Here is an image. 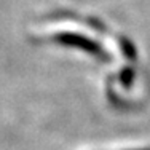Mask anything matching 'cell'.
Instances as JSON below:
<instances>
[{
    "mask_svg": "<svg viewBox=\"0 0 150 150\" xmlns=\"http://www.w3.org/2000/svg\"><path fill=\"white\" fill-rule=\"evenodd\" d=\"M54 40L66 46H74V48H80L83 51L90 53L94 56H102V48L96 43L94 40L88 37H83L80 34H72V32H64V34L54 35Z\"/></svg>",
    "mask_w": 150,
    "mask_h": 150,
    "instance_id": "6da1fadb",
    "label": "cell"
},
{
    "mask_svg": "<svg viewBox=\"0 0 150 150\" xmlns=\"http://www.w3.org/2000/svg\"><path fill=\"white\" fill-rule=\"evenodd\" d=\"M139 150H150V149H139Z\"/></svg>",
    "mask_w": 150,
    "mask_h": 150,
    "instance_id": "7a4b0ae2",
    "label": "cell"
}]
</instances>
